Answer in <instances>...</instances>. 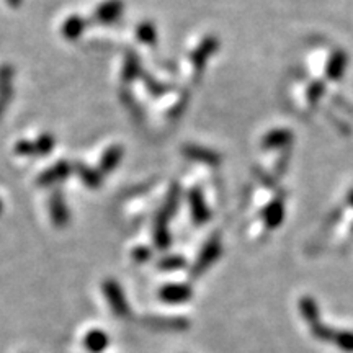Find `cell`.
<instances>
[{
    "mask_svg": "<svg viewBox=\"0 0 353 353\" xmlns=\"http://www.w3.org/2000/svg\"><path fill=\"white\" fill-rule=\"evenodd\" d=\"M223 254V244H221L219 234H214L211 239L206 241V244L203 245V249L198 254V257L193 263L192 270H190V275L193 278H200L203 273L208 272L211 267H213L216 260L221 257Z\"/></svg>",
    "mask_w": 353,
    "mask_h": 353,
    "instance_id": "6da1fadb",
    "label": "cell"
},
{
    "mask_svg": "<svg viewBox=\"0 0 353 353\" xmlns=\"http://www.w3.org/2000/svg\"><path fill=\"white\" fill-rule=\"evenodd\" d=\"M54 145H56L54 136L44 132V134H41L34 141H26V139L19 141V143L15 144V149H13V151H15L17 156H21V157L46 156V154L52 152Z\"/></svg>",
    "mask_w": 353,
    "mask_h": 353,
    "instance_id": "7a4b0ae2",
    "label": "cell"
},
{
    "mask_svg": "<svg viewBox=\"0 0 353 353\" xmlns=\"http://www.w3.org/2000/svg\"><path fill=\"white\" fill-rule=\"evenodd\" d=\"M101 291H103L105 298H107V301L110 304V307H112L114 316L117 317L130 316L131 312L130 304H128L125 293H123L121 286L118 281L112 280V278H110V280H105L103 283H101Z\"/></svg>",
    "mask_w": 353,
    "mask_h": 353,
    "instance_id": "3957f363",
    "label": "cell"
},
{
    "mask_svg": "<svg viewBox=\"0 0 353 353\" xmlns=\"http://www.w3.org/2000/svg\"><path fill=\"white\" fill-rule=\"evenodd\" d=\"M219 50V39L210 34L201 39V43L198 44L195 50L190 54V61H192V68L196 74H201L206 69L208 61L216 54V51Z\"/></svg>",
    "mask_w": 353,
    "mask_h": 353,
    "instance_id": "277c9868",
    "label": "cell"
},
{
    "mask_svg": "<svg viewBox=\"0 0 353 353\" xmlns=\"http://www.w3.org/2000/svg\"><path fill=\"white\" fill-rule=\"evenodd\" d=\"M74 172V167L68 161H57L54 165L48 167L37 176V185L41 188H50L52 185L64 182L68 176Z\"/></svg>",
    "mask_w": 353,
    "mask_h": 353,
    "instance_id": "5b68a950",
    "label": "cell"
},
{
    "mask_svg": "<svg viewBox=\"0 0 353 353\" xmlns=\"http://www.w3.org/2000/svg\"><path fill=\"white\" fill-rule=\"evenodd\" d=\"M188 206H190V214H192L193 223L196 226H203L211 219V210L206 203L205 196H203L201 188L193 187L188 192Z\"/></svg>",
    "mask_w": 353,
    "mask_h": 353,
    "instance_id": "8992f818",
    "label": "cell"
},
{
    "mask_svg": "<svg viewBox=\"0 0 353 353\" xmlns=\"http://www.w3.org/2000/svg\"><path fill=\"white\" fill-rule=\"evenodd\" d=\"M48 208H50L51 221L56 228L63 229L68 226L70 221V213L68 201H65L64 193L61 192V190H54V192L51 193L50 201H48Z\"/></svg>",
    "mask_w": 353,
    "mask_h": 353,
    "instance_id": "52a82bcc",
    "label": "cell"
},
{
    "mask_svg": "<svg viewBox=\"0 0 353 353\" xmlns=\"http://www.w3.org/2000/svg\"><path fill=\"white\" fill-rule=\"evenodd\" d=\"M123 12H125V2L123 0H105L95 8L94 21L100 25L114 23V21L121 19Z\"/></svg>",
    "mask_w": 353,
    "mask_h": 353,
    "instance_id": "ba28073f",
    "label": "cell"
},
{
    "mask_svg": "<svg viewBox=\"0 0 353 353\" xmlns=\"http://www.w3.org/2000/svg\"><path fill=\"white\" fill-rule=\"evenodd\" d=\"M169 221H170V214L167 213L164 208L159 210L156 218H154V228H152L154 242H156L157 249H161V250L169 249L172 244V234H170V228H169Z\"/></svg>",
    "mask_w": 353,
    "mask_h": 353,
    "instance_id": "9c48e42d",
    "label": "cell"
},
{
    "mask_svg": "<svg viewBox=\"0 0 353 353\" xmlns=\"http://www.w3.org/2000/svg\"><path fill=\"white\" fill-rule=\"evenodd\" d=\"M159 298L167 304H185L193 298V288L187 283H169L162 286Z\"/></svg>",
    "mask_w": 353,
    "mask_h": 353,
    "instance_id": "30bf717a",
    "label": "cell"
},
{
    "mask_svg": "<svg viewBox=\"0 0 353 353\" xmlns=\"http://www.w3.org/2000/svg\"><path fill=\"white\" fill-rule=\"evenodd\" d=\"M182 154L190 161L200 162V164L216 167L221 164V156L213 149L205 148V145L198 144H185L182 148Z\"/></svg>",
    "mask_w": 353,
    "mask_h": 353,
    "instance_id": "8fae6325",
    "label": "cell"
},
{
    "mask_svg": "<svg viewBox=\"0 0 353 353\" xmlns=\"http://www.w3.org/2000/svg\"><path fill=\"white\" fill-rule=\"evenodd\" d=\"M13 77H15V69L10 64L0 65V118L7 112L12 101Z\"/></svg>",
    "mask_w": 353,
    "mask_h": 353,
    "instance_id": "7c38bea8",
    "label": "cell"
},
{
    "mask_svg": "<svg viewBox=\"0 0 353 353\" xmlns=\"http://www.w3.org/2000/svg\"><path fill=\"white\" fill-rule=\"evenodd\" d=\"M348 68V56L343 50H337L330 54L327 65H325V76L329 81L339 82L345 76Z\"/></svg>",
    "mask_w": 353,
    "mask_h": 353,
    "instance_id": "4fadbf2b",
    "label": "cell"
},
{
    "mask_svg": "<svg viewBox=\"0 0 353 353\" xmlns=\"http://www.w3.org/2000/svg\"><path fill=\"white\" fill-rule=\"evenodd\" d=\"M293 143V132L290 130H272L262 138V148L265 151H276V149H286Z\"/></svg>",
    "mask_w": 353,
    "mask_h": 353,
    "instance_id": "5bb4252c",
    "label": "cell"
},
{
    "mask_svg": "<svg viewBox=\"0 0 353 353\" xmlns=\"http://www.w3.org/2000/svg\"><path fill=\"white\" fill-rule=\"evenodd\" d=\"M123 156H125V149L120 144H113L101 154L100 162H99V172L101 175H108L121 164Z\"/></svg>",
    "mask_w": 353,
    "mask_h": 353,
    "instance_id": "9a60e30c",
    "label": "cell"
},
{
    "mask_svg": "<svg viewBox=\"0 0 353 353\" xmlns=\"http://www.w3.org/2000/svg\"><path fill=\"white\" fill-rule=\"evenodd\" d=\"M263 223L268 229H278L281 226L285 219V200L283 198H276L270 205L265 206L262 213Z\"/></svg>",
    "mask_w": 353,
    "mask_h": 353,
    "instance_id": "2e32d148",
    "label": "cell"
},
{
    "mask_svg": "<svg viewBox=\"0 0 353 353\" xmlns=\"http://www.w3.org/2000/svg\"><path fill=\"white\" fill-rule=\"evenodd\" d=\"M87 30V20L81 15H70L63 21L61 26V34L68 41H77L79 38L85 33Z\"/></svg>",
    "mask_w": 353,
    "mask_h": 353,
    "instance_id": "e0dca14e",
    "label": "cell"
},
{
    "mask_svg": "<svg viewBox=\"0 0 353 353\" xmlns=\"http://www.w3.org/2000/svg\"><path fill=\"white\" fill-rule=\"evenodd\" d=\"M72 167H74V172L79 175V179L82 180V183L85 185L87 188L97 190L101 187L103 175L100 174L99 169H92V167L83 164V162H77V164H74Z\"/></svg>",
    "mask_w": 353,
    "mask_h": 353,
    "instance_id": "ac0fdd59",
    "label": "cell"
},
{
    "mask_svg": "<svg viewBox=\"0 0 353 353\" xmlns=\"http://www.w3.org/2000/svg\"><path fill=\"white\" fill-rule=\"evenodd\" d=\"M298 307H299V312H301L303 319L309 324V327L317 324V322H321V309L314 298L303 296L301 299H299Z\"/></svg>",
    "mask_w": 353,
    "mask_h": 353,
    "instance_id": "d6986e66",
    "label": "cell"
},
{
    "mask_svg": "<svg viewBox=\"0 0 353 353\" xmlns=\"http://www.w3.org/2000/svg\"><path fill=\"white\" fill-rule=\"evenodd\" d=\"M145 322L159 330H187L190 325V322L182 317H149Z\"/></svg>",
    "mask_w": 353,
    "mask_h": 353,
    "instance_id": "ffe728a7",
    "label": "cell"
},
{
    "mask_svg": "<svg viewBox=\"0 0 353 353\" xmlns=\"http://www.w3.org/2000/svg\"><path fill=\"white\" fill-rule=\"evenodd\" d=\"M139 76H143V69H141V61L136 52H128L125 56V63L121 69V79L125 83H131L136 81Z\"/></svg>",
    "mask_w": 353,
    "mask_h": 353,
    "instance_id": "44dd1931",
    "label": "cell"
},
{
    "mask_svg": "<svg viewBox=\"0 0 353 353\" xmlns=\"http://www.w3.org/2000/svg\"><path fill=\"white\" fill-rule=\"evenodd\" d=\"M83 343H85L87 350L92 353H100L108 347V335L100 329H94L87 332L83 337Z\"/></svg>",
    "mask_w": 353,
    "mask_h": 353,
    "instance_id": "7402d4cb",
    "label": "cell"
},
{
    "mask_svg": "<svg viewBox=\"0 0 353 353\" xmlns=\"http://www.w3.org/2000/svg\"><path fill=\"white\" fill-rule=\"evenodd\" d=\"M136 38L139 39V43L143 44H148V46H154V44L157 43V38H159V32L156 28V25L152 23V21H141L138 25V28H136Z\"/></svg>",
    "mask_w": 353,
    "mask_h": 353,
    "instance_id": "603a6c76",
    "label": "cell"
},
{
    "mask_svg": "<svg viewBox=\"0 0 353 353\" xmlns=\"http://www.w3.org/2000/svg\"><path fill=\"white\" fill-rule=\"evenodd\" d=\"M332 343L343 352L353 353V332L352 330H335Z\"/></svg>",
    "mask_w": 353,
    "mask_h": 353,
    "instance_id": "cb8c5ba5",
    "label": "cell"
},
{
    "mask_svg": "<svg viewBox=\"0 0 353 353\" xmlns=\"http://www.w3.org/2000/svg\"><path fill=\"white\" fill-rule=\"evenodd\" d=\"M311 334L314 335L317 341L332 343L334 335H335V329L330 327V325L322 324V322H317V324L311 325Z\"/></svg>",
    "mask_w": 353,
    "mask_h": 353,
    "instance_id": "d4e9b609",
    "label": "cell"
},
{
    "mask_svg": "<svg viewBox=\"0 0 353 353\" xmlns=\"http://www.w3.org/2000/svg\"><path fill=\"white\" fill-rule=\"evenodd\" d=\"M325 94V83L321 82V81H314L312 83H309L307 90H306V97H307V101L309 103L314 107L321 101L322 97Z\"/></svg>",
    "mask_w": 353,
    "mask_h": 353,
    "instance_id": "484cf974",
    "label": "cell"
},
{
    "mask_svg": "<svg viewBox=\"0 0 353 353\" xmlns=\"http://www.w3.org/2000/svg\"><path fill=\"white\" fill-rule=\"evenodd\" d=\"M185 260L183 257H180V255H169V257H164L162 260H159L157 267L161 268V270H165V272H170V270H179V268H183L185 267Z\"/></svg>",
    "mask_w": 353,
    "mask_h": 353,
    "instance_id": "4316f807",
    "label": "cell"
},
{
    "mask_svg": "<svg viewBox=\"0 0 353 353\" xmlns=\"http://www.w3.org/2000/svg\"><path fill=\"white\" fill-rule=\"evenodd\" d=\"M179 201H180V188L176 187V185H172L169 195H167L165 205H164V210L170 214V218L175 214L176 208H179Z\"/></svg>",
    "mask_w": 353,
    "mask_h": 353,
    "instance_id": "83f0119b",
    "label": "cell"
},
{
    "mask_svg": "<svg viewBox=\"0 0 353 353\" xmlns=\"http://www.w3.org/2000/svg\"><path fill=\"white\" fill-rule=\"evenodd\" d=\"M143 79H144V83H145V87H148V90L151 92V94H152L154 97L164 95L165 92H167V87L164 85V83L157 82L156 79H154V77L151 76V74H148V72H143Z\"/></svg>",
    "mask_w": 353,
    "mask_h": 353,
    "instance_id": "f1b7e54d",
    "label": "cell"
},
{
    "mask_svg": "<svg viewBox=\"0 0 353 353\" xmlns=\"http://www.w3.org/2000/svg\"><path fill=\"white\" fill-rule=\"evenodd\" d=\"M151 255H152V252H151V249H149V247L139 245V247H136L134 250H132L131 257L136 263H145L149 259H151Z\"/></svg>",
    "mask_w": 353,
    "mask_h": 353,
    "instance_id": "f546056e",
    "label": "cell"
},
{
    "mask_svg": "<svg viewBox=\"0 0 353 353\" xmlns=\"http://www.w3.org/2000/svg\"><path fill=\"white\" fill-rule=\"evenodd\" d=\"M7 3L13 8H19L21 6V0H7Z\"/></svg>",
    "mask_w": 353,
    "mask_h": 353,
    "instance_id": "4dcf8cb0",
    "label": "cell"
},
{
    "mask_svg": "<svg viewBox=\"0 0 353 353\" xmlns=\"http://www.w3.org/2000/svg\"><path fill=\"white\" fill-rule=\"evenodd\" d=\"M347 203H348V205H350L352 208H353V188L350 190V192H348V195H347Z\"/></svg>",
    "mask_w": 353,
    "mask_h": 353,
    "instance_id": "1f68e13d",
    "label": "cell"
},
{
    "mask_svg": "<svg viewBox=\"0 0 353 353\" xmlns=\"http://www.w3.org/2000/svg\"><path fill=\"white\" fill-rule=\"evenodd\" d=\"M2 211H3V203L0 200V214H2Z\"/></svg>",
    "mask_w": 353,
    "mask_h": 353,
    "instance_id": "d6a6232c",
    "label": "cell"
}]
</instances>
